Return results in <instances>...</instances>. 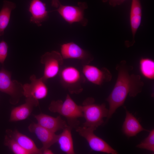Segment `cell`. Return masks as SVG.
I'll return each mask as SVG.
<instances>
[{"label":"cell","instance_id":"cell-1","mask_svg":"<svg viewBox=\"0 0 154 154\" xmlns=\"http://www.w3.org/2000/svg\"><path fill=\"white\" fill-rule=\"evenodd\" d=\"M133 68V66L128 65L125 60L121 61L116 65L117 79L112 91L106 99L109 106L106 121L117 108L123 104L128 95L134 97L141 92L144 83L140 75L130 73Z\"/></svg>","mask_w":154,"mask_h":154},{"label":"cell","instance_id":"cell-2","mask_svg":"<svg viewBox=\"0 0 154 154\" xmlns=\"http://www.w3.org/2000/svg\"><path fill=\"white\" fill-rule=\"evenodd\" d=\"M48 108L50 112L58 113L65 117L68 125L72 129L79 126L78 119L83 117L81 106L78 105L69 94H67L63 101L61 100L52 101Z\"/></svg>","mask_w":154,"mask_h":154},{"label":"cell","instance_id":"cell-3","mask_svg":"<svg viewBox=\"0 0 154 154\" xmlns=\"http://www.w3.org/2000/svg\"><path fill=\"white\" fill-rule=\"evenodd\" d=\"M81 106L83 117L85 120L83 126L96 130L104 123L103 118L108 116L109 110L106 108L105 104H96L93 98H87Z\"/></svg>","mask_w":154,"mask_h":154},{"label":"cell","instance_id":"cell-4","mask_svg":"<svg viewBox=\"0 0 154 154\" xmlns=\"http://www.w3.org/2000/svg\"><path fill=\"white\" fill-rule=\"evenodd\" d=\"M59 74L62 85L70 93L78 94L82 92L86 79L77 68L66 66L61 70Z\"/></svg>","mask_w":154,"mask_h":154},{"label":"cell","instance_id":"cell-5","mask_svg":"<svg viewBox=\"0 0 154 154\" xmlns=\"http://www.w3.org/2000/svg\"><path fill=\"white\" fill-rule=\"evenodd\" d=\"M23 85L15 80H12L11 73L2 68L0 70V91L8 94L11 104L15 105L23 96Z\"/></svg>","mask_w":154,"mask_h":154},{"label":"cell","instance_id":"cell-6","mask_svg":"<svg viewBox=\"0 0 154 154\" xmlns=\"http://www.w3.org/2000/svg\"><path fill=\"white\" fill-rule=\"evenodd\" d=\"M85 2H78V6L64 5L61 3L54 11L58 12L62 18L70 24L77 22L83 26L88 24V19L84 17V11L88 8Z\"/></svg>","mask_w":154,"mask_h":154},{"label":"cell","instance_id":"cell-7","mask_svg":"<svg viewBox=\"0 0 154 154\" xmlns=\"http://www.w3.org/2000/svg\"><path fill=\"white\" fill-rule=\"evenodd\" d=\"M75 129L76 131L86 139L92 150L108 154L118 153L106 142L94 134V129L83 126H78Z\"/></svg>","mask_w":154,"mask_h":154},{"label":"cell","instance_id":"cell-8","mask_svg":"<svg viewBox=\"0 0 154 154\" xmlns=\"http://www.w3.org/2000/svg\"><path fill=\"white\" fill-rule=\"evenodd\" d=\"M63 60L60 53L54 50L46 52L41 56L40 62L44 66L42 77L44 81L46 82L48 79L54 78L59 74Z\"/></svg>","mask_w":154,"mask_h":154},{"label":"cell","instance_id":"cell-9","mask_svg":"<svg viewBox=\"0 0 154 154\" xmlns=\"http://www.w3.org/2000/svg\"><path fill=\"white\" fill-rule=\"evenodd\" d=\"M30 83L23 85V96L26 98H30L39 100L45 98L48 94V88L46 82L42 77L37 78L33 74L30 76Z\"/></svg>","mask_w":154,"mask_h":154},{"label":"cell","instance_id":"cell-10","mask_svg":"<svg viewBox=\"0 0 154 154\" xmlns=\"http://www.w3.org/2000/svg\"><path fill=\"white\" fill-rule=\"evenodd\" d=\"M60 54L63 59H73L79 60L89 64L93 59V56L73 42L64 43L61 45Z\"/></svg>","mask_w":154,"mask_h":154},{"label":"cell","instance_id":"cell-11","mask_svg":"<svg viewBox=\"0 0 154 154\" xmlns=\"http://www.w3.org/2000/svg\"><path fill=\"white\" fill-rule=\"evenodd\" d=\"M82 73L86 79L98 85L110 82L112 78V74L107 68L104 67L100 69L89 64L83 66Z\"/></svg>","mask_w":154,"mask_h":154},{"label":"cell","instance_id":"cell-12","mask_svg":"<svg viewBox=\"0 0 154 154\" xmlns=\"http://www.w3.org/2000/svg\"><path fill=\"white\" fill-rule=\"evenodd\" d=\"M29 131L35 134L41 142L42 147L40 148L42 150L49 148L57 142L58 135L42 127L37 123L33 122L28 127Z\"/></svg>","mask_w":154,"mask_h":154},{"label":"cell","instance_id":"cell-13","mask_svg":"<svg viewBox=\"0 0 154 154\" xmlns=\"http://www.w3.org/2000/svg\"><path fill=\"white\" fill-rule=\"evenodd\" d=\"M142 18V6L140 0H132L130 13V22L132 36V40H126L127 47L132 46L135 42V36L141 24Z\"/></svg>","mask_w":154,"mask_h":154},{"label":"cell","instance_id":"cell-14","mask_svg":"<svg viewBox=\"0 0 154 154\" xmlns=\"http://www.w3.org/2000/svg\"><path fill=\"white\" fill-rule=\"evenodd\" d=\"M38 105V100L26 98L24 104L14 108L12 110L9 121L11 122L17 121L27 119L31 114L34 108Z\"/></svg>","mask_w":154,"mask_h":154},{"label":"cell","instance_id":"cell-15","mask_svg":"<svg viewBox=\"0 0 154 154\" xmlns=\"http://www.w3.org/2000/svg\"><path fill=\"white\" fill-rule=\"evenodd\" d=\"M34 117L37 120L38 124L54 133L63 130L68 126L66 122L60 116L54 117L40 113L34 115Z\"/></svg>","mask_w":154,"mask_h":154},{"label":"cell","instance_id":"cell-16","mask_svg":"<svg viewBox=\"0 0 154 154\" xmlns=\"http://www.w3.org/2000/svg\"><path fill=\"white\" fill-rule=\"evenodd\" d=\"M6 133L7 135L14 139L29 154H42L41 150L37 147L31 139L17 130L8 129L6 130Z\"/></svg>","mask_w":154,"mask_h":154},{"label":"cell","instance_id":"cell-17","mask_svg":"<svg viewBox=\"0 0 154 154\" xmlns=\"http://www.w3.org/2000/svg\"><path fill=\"white\" fill-rule=\"evenodd\" d=\"M28 10L31 14L30 22L36 24L38 27L41 26L42 23L48 18L46 4L40 0H32Z\"/></svg>","mask_w":154,"mask_h":154},{"label":"cell","instance_id":"cell-18","mask_svg":"<svg viewBox=\"0 0 154 154\" xmlns=\"http://www.w3.org/2000/svg\"><path fill=\"white\" fill-rule=\"evenodd\" d=\"M126 116L123 122L122 129L123 133L127 137L135 136L143 131H148L143 128L137 119L125 107Z\"/></svg>","mask_w":154,"mask_h":154},{"label":"cell","instance_id":"cell-19","mask_svg":"<svg viewBox=\"0 0 154 154\" xmlns=\"http://www.w3.org/2000/svg\"><path fill=\"white\" fill-rule=\"evenodd\" d=\"M72 128L68 126L63 129L62 132L58 135L57 142L60 149L67 154L75 153L71 131Z\"/></svg>","mask_w":154,"mask_h":154},{"label":"cell","instance_id":"cell-20","mask_svg":"<svg viewBox=\"0 0 154 154\" xmlns=\"http://www.w3.org/2000/svg\"><path fill=\"white\" fill-rule=\"evenodd\" d=\"M16 6L12 2L4 0L0 11V37L4 35V31L9 22L12 11Z\"/></svg>","mask_w":154,"mask_h":154},{"label":"cell","instance_id":"cell-21","mask_svg":"<svg viewBox=\"0 0 154 154\" xmlns=\"http://www.w3.org/2000/svg\"><path fill=\"white\" fill-rule=\"evenodd\" d=\"M139 69L144 77L150 80L154 79V61L153 60L141 58L139 61Z\"/></svg>","mask_w":154,"mask_h":154},{"label":"cell","instance_id":"cell-22","mask_svg":"<svg viewBox=\"0 0 154 154\" xmlns=\"http://www.w3.org/2000/svg\"><path fill=\"white\" fill-rule=\"evenodd\" d=\"M4 144L15 154H29L14 139L7 135H5Z\"/></svg>","mask_w":154,"mask_h":154},{"label":"cell","instance_id":"cell-23","mask_svg":"<svg viewBox=\"0 0 154 154\" xmlns=\"http://www.w3.org/2000/svg\"><path fill=\"white\" fill-rule=\"evenodd\" d=\"M137 147L154 152V130L152 129L149 132L148 136L139 144Z\"/></svg>","mask_w":154,"mask_h":154},{"label":"cell","instance_id":"cell-24","mask_svg":"<svg viewBox=\"0 0 154 154\" xmlns=\"http://www.w3.org/2000/svg\"><path fill=\"white\" fill-rule=\"evenodd\" d=\"M8 46L3 40L0 42V63L3 64L7 56Z\"/></svg>","mask_w":154,"mask_h":154},{"label":"cell","instance_id":"cell-25","mask_svg":"<svg viewBox=\"0 0 154 154\" xmlns=\"http://www.w3.org/2000/svg\"><path fill=\"white\" fill-rule=\"evenodd\" d=\"M103 2H108L110 5L115 7L123 3L126 0H102Z\"/></svg>","mask_w":154,"mask_h":154},{"label":"cell","instance_id":"cell-26","mask_svg":"<svg viewBox=\"0 0 154 154\" xmlns=\"http://www.w3.org/2000/svg\"><path fill=\"white\" fill-rule=\"evenodd\" d=\"M60 3L59 0H52L51 6L56 8H58Z\"/></svg>","mask_w":154,"mask_h":154},{"label":"cell","instance_id":"cell-27","mask_svg":"<svg viewBox=\"0 0 154 154\" xmlns=\"http://www.w3.org/2000/svg\"><path fill=\"white\" fill-rule=\"evenodd\" d=\"M42 154H52L53 153L49 148L46 149L42 151Z\"/></svg>","mask_w":154,"mask_h":154}]
</instances>
